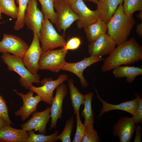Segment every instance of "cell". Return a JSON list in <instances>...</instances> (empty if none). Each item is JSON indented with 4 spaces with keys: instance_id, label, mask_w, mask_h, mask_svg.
Listing matches in <instances>:
<instances>
[{
    "instance_id": "obj_21",
    "label": "cell",
    "mask_w": 142,
    "mask_h": 142,
    "mask_svg": "<svg viewBox=\"0 0 142 142\" xmlns=\"http://www.w3.org/2000/svg\"><path fill=\"white\" fill-rule=\"evenodd\" d=\"M84 30L88 40L89 42H92L106 33L108 32L107 24L99 18Z\"/></svg>"
},
{
    "instance_id": "obj_29",
    "label": "cell",
    "mask_w": 142,
    "mask_h": 142,
    "mask_svg": "<svg viewBox=\"0 0 142 142\" xmlns=\"http://www.w3.org/2000/svg\"><path fill=\"white\" fill-rule=\"evenodd\" d=\"M124 12L128 16H132L136 11L142 10V0H124Z\"/></svg>"
},
{
    "instance_id": "obj_32",
    "label": "cell",
    "mask_w": 142,
    "mask_h": 142,
    "mask_svg": "<svg viewBox=\"0 0 142 142\" xmlns=\"http://www.w3.org/2000/svg\"><path fill=\"white\" fill-rule=\"evenodd\" d=\"M76 130L73 142H82L85 134V127L82 122L79 113L76 115Z\"/></svg>"
},
{
    "instance_id": "obj_2",
    "label": "cell",
    "mask_w": 142,
    "mask_h": 142,
    "mask_svg": "<svg viewBox=\"0 0 142 142\" xmlns=\"http://www.w3.org/2000/svg\"><path fill=\"white\" fill-rule=\"evenodd\" d=\"M135 23L133 16H128L125 14L121 3L107 24V34L118 45L127 40Z\"/></svg>"
},
{
    "instance_id": "obj_20",
    "label": "cell",
    "mask_w": 142,
    "mask_h": 142,
    "mask_svg": "<svg viewBox=\"0 0 142 142\" xmlns=\"http://www.w3.org/2000/svg\"><path fill=\"white\" fill-rule=\"evenodd\" d=\"M124 0H98L96 3L97 10L100 17L107 24L110 21L118 6Z\"/></svg>"
},
{
    "instance_id": "obj_12",
    "label": "cell",
    "mask_w": 142,
    "mask_h": 142,
    "mask_svg": "<svg viewBox=\"0 0 142 142\" xmlns=\"http://www.w3.org/2000/svg\"><path fill=\"white\" fill-rule=\"evenodd\" d=\"M103 60L101 57L91 55L77 62L70 63L65 62L61 70L69 71L75 74L79 78L82 86L86 88L89 84L83 76L84 70L92 64Z\"/></svg>"
},
{
    "instance_id": "obj_39",
    "label": "cell",
    "mask_w": 142,
    "mask_h": 142,
    "mask_svg": "<svg viewBox=\"0 0 142 142\" xmlns=\"http://www.w3.org/2000/svg\"><path fill=\"white\" fill-rule=\"evenodd\" d=\"M136 17L141 20H142V10L140 11L139 13L136 15Z\"/></svg>"
},
{
    "instance_id": "obj_4",
    "label": "cell",
    "mask_w": 142,
    "mask_h": 142,
    "mask_svg": "<svg viewBox=\"0 0 142 142\" xmlns=\"http://www.w3.org/2000/svg\"><path fill=\"white\" fill-rule=\"evenodd\" d=\"M65 35L58 34L49 20L44 16L38 36L43 53L57 47L63 48L67 43Z\"/></svg>"
},
{
    "instance_id": "obj_33",
    "label": "cell",
    "mask_w": 142,
    "mask_h": 142,
    "mask_svg": "<svg viewBox=\"0 0 142 142\" xmlns=\"http://www.w3.org/2000/svg\"><path fill=\"white\" fill-rule=\"evenodd\" d=\"M0 116L9 125L14 124L11 120L8 115V110L6 101L0 94Z\"/></svg>"
},
{
    "instance_id": "obj_34",
    "label": "cell",
    "mask_w": 142,
    "mask_h": 142,
    "mask_svg": "<svg viewBox=\"0 0 142 142\" xmlns=\"http://www.w3.org/2000/svg\"><path fill=\"white\" fill-rule=\"evenodd\" d=\"M134 94L138 99V104L135 113L132 117L137 125L142 122V99L138 93H135Z\"/></svg>"
},
{
    "instance_id": "obj_17",
    "label": "cell",
    "mask_w": 142,
    "mask_h": 142,
    "mask_svg": "<svg viewBox=\"0 0 142 142\" xmlns=\"http://www.w3.org/2000/svg\"><path fill=\"white\" fill-rule=\"evenodd\" d=\"M132 117L123 116L119 118L113 128V134L119 138L120 142H129L135 130Z\"/></svg>"
},
{
    "instance_id": "obj_1",
    "label": "cell",
    "mask_w": 142,
    "mask_h": 142,
    "mask_svg": "<svg viewBox=\"0 0 142 142\" xmlns=\"http://www.w3.org/2000/svg\"><path fill=\"white\" fill-rule=\"evenodd\" d=\"M105 59L101 68L105 72L123 65L132 64L142 60V47L134 38L117 45Z\"/></svg>"
},
{
    "instance_id": "obj_22",
    "label": "cell",
    "mask_w": 142,
    "mask_h": 142,
    "mask_svg": "<svg viewBox=\"0 0 142 142\" xmlns=\"http://www.w3.org/2000/svg\"><path fill=\"white\" fill-rule=\"evenodd\" d=\"M113 69V74L116 78L125 77L126 81L129 84L134 80L136 77L142 75V69L138 67L121 65Z\"/></svg>"
},
{
    "instance_id": "obj_13",
    "label": "cell",
    "mask_w": 142,
    "mask_h": 142,
    "mask_svg": "<svg viewBox=\"0 0 142 142\" xmlns=\"http://www.w3.org/2000/svg\"><path fill=\"white\" fill-rule=\"evenodd\" d=\"M51 106L44 110L38 111L36 110L32 114L31 118L25 123L21 124L22 129L27 131L34 130L40 133L45 135L46 127L50 118Z\"/></svg>"
},
{
    "instance_id": "obj_28",
    "label": "cell",
    "mask_w": 142,
    "mask_h": 142,
    "mask_svg": "<svg viewBox=\"0 0 142 142\" xmlns=\"http://www.w3.org/2000/svg\"><path fill=\"white\" fill-rule=\"evenodd\" d=\"M29 0H16L18 4L19 11L18 17L14 26V29L18 31L22 28L24 25L23 18L25 10Z\"/></svg>"
},
{
    "instance_id": "obj_3",
    "label": "cell",
    "mask_w": 142,
    "mask_h": 142,
    "mask_svg": "<svg viewBox=\"0 0 142 142\" xmlns=\"http://www.w3.org/2000/svg\"><path fill=\"white\" fill-rule=\"evenodd\" d=\"M1 57L8 70L14 72L19 75V82L22 87L28 89L33 83H40L39 75L31 73L25 66L22 58L8 53H3Z\"/></svg>"
},
{
    "instance_id": "obj_38",
    "label": "cell",
    "mask_w": 142,
    "mask_h": 142,
    "mask_svg": "<svg viewBox=\"0 0 142 142\" xmlns=\"http://www.w3.org/2000/svg\"><path fill=\"white\" fill-rule=\"evenodd\" d=\"M7 125H9L0 116V129Z\"/></svg>"
},
{
    "instance_id": "obj_15",
    "label": "cell",
    "mask_w": 142,
    "mask_h": 142,
    "mask_svg": "<svg viewBox=\"0 0 142 142\" xmlns=\"http://www.w3.org/2000/svg\"><path fill=\"white\" fill-rule=\"evenodd\" d=\"M56 89V94L53 99L51 105L50 116L51 118V121L49 128L50 130L56 129L58 119H62L63 101L67 94L68 90L66 85L63 83Z\"/></svg>"
},
{
    "instance_id": "obj_35",
    "label": "cell",
    "mask_w": 142,
    "mask_h": 142,
    "mask_svg": "<svg viewBox=\"0 0 142 142\" xmlns=\"http://www.w3.org/2000/svg\"><path fill=\"white\" fill-rule=\"evenodd\" d=\"M81 42L80 39L78 37H73L70 39L64 47L65 49L74 50L78 48L81 44Z\"/></svg>"
},
{
    "instance_id": "obj_44",
    "label": "cell",
    "mask_w": 142,
    "mask_h": 142,
    "mask_svg": "<svg viewBox=\"0 0 142 142\" xmlns=\"http://www.w3.org/2000/svg\"><path fill=\"white\" fill-rule=\"evenodd\" d=\"M13 0V1H15V0Z\"/></svg>"
},
{
    "instance_id": "obj_42",
    "label": "cell",
    "mask_w": 142,
    "mask_h": 142,
    "mask_svg": "<svg viewBox=\"0 0 142 142\" xmlns=\"http://www.w3.org/2000/svg\"><path fill=\"white\" fill-rule=\"evenodd\" d=\"M2 13L0 5V19H2Z\"/></svg>"
},
{
    "instance_id": "obj_45",
    "label": "cell",
    "mask_w": 142,
    "mask_h": 142,
    "mask_svg": "<svg viewBox=\"0 0 142 142\" xmlns=\"http://www.w3.org/2000/svg\"></svg>"
},
{
    "instance_id": "obj_5",
    "label": "cell",
    "mask_w": 142,
    "mask_h": 142,
    "mask_svg": "<svg viewBox=\"0 0 142 142\" xmlns=\"http://www.w3.org/2000/svg\"><path fill=\"white\" fill-rule=\"evenodd\" d=\"M68 53V50L63 48L43 52L39 62V69L47 70L55 73L59 72L66 62L65 58Z\"/></svg>"
},
{
    "instance_id": "obj_37",
    "label": "cell",
    "mask_w": 142,
    "mask_h": 142,
    "mask_svg": "<svg viewBox=\"0 0 142 142\" xmlns=\"http://www.w3.org/2000/svg\"><path fill=\"white\" fill-rule=\"evenodd\" d=\"M136 33L141 38L142 37V23L138 24L136 27Z\"/></svg>"
},
{
    "instance_id": "obj_7",
    "label": "cell",
    "mask_w": 142,
    "mask_h": 142,
    "mask_svg": "<svg viewBox=\"0 0 142 142\" xmlns=\"http://www.w3.org/2000/svg\"><path fill=\"white\" fill-rule=\"evenodd\" d=\"M68 78V75L65 74L59 75L58 78L54 80H53L51 78H46L40 81L42 86L36 87L32 85L28 89L40 96L42 101L51 105L54 97V91L58 86Z\"/></svg>"
},
{
    "instance_id": "obj_11",
    "label": "cell",
    "mask_w": 142,
    "mask_h": 142,
    "mask_svg": "<svg viewBox=\"0 0 142 142\" xmlns=\"http://www.w3.org/2000/svg\"><path fill=\"white\" fill-rule=\"evenodd\" d=\"M73 11L78 16L77 24L79 29L84 30L90 25L100 18L98 11H92L85 4L83 0H77L70 5Z\"/></svg>"
},
{
    "instance_id": "obj_18",
    "label": "cell",
    "mask_w": 142,
    "mask_h": 142,
    "mask_svg": "<svg viewBox=\"0 0 142 142\" xmlns=\"http://www.w3.org/2000/svg\"><path fill=\"white\" fill-rule=\"evenodd\" d=\"M95 90L97 97L99 101L102 103L103 107L101 109L99 117H101L104 113L113 110H120L125 111L134 116L135 114L137 109L138 100L136 98L131 100L121 103L117 105L113 104L107 103L105 100L102 99L99 95L97 90L94 88Z\"/></svg>"
},
{
    "instance_id": "obj_30",
    "label": "cell",
    "mask_w": 142,
    "mask_h": 142,
    "mask_svg": "<svg viewBox=\"0 0 142 142\" xmlns=\"http://www.w3.org/2000/svg\"><path fill=\"white\" fill-rule=\"evenodd\" d=\"M74 120L73 116L66 120L64 129L62 132L58 135V140L62 142H70L71 135L73 129Z\"/></svg>"
},
{
    "instance_id": "obj_27",
    "label": "cell",
    "mask_w": 142,
    "mask_h": 142,
    "mask_svg": "<svg viewBox=\"0 0 142 142\" xmlns=\"http://www.w3.org/2000/svg\"><path fill=\"white\" fill-rule=\"evenodd\" d=\"M0 5L2 13L13 19H17L18 7L12 0H0Z\"/></svg>"
},
{
    "instance_id": "obj_14",
    "label": "cell",
    "mask_w": 142,
    "mask_h": 142,
    "mask_svg": "<svg viewBox=\"0 0 142 142\" xmlns=\"http://www.w3.org/2000/svg\"><path fill=\"white\" fill-rule=\"evenodd\" d=\"M116 45L112 37L106 33L95 41L89 42L88 51L90 56L101 57L110 54L115 49Z\"/></svg>"
},
{
    "instance_id": "obj_8",
    "label": "cell",
    "mask_w": 142,
    "mask_h": 142,
    "mask_svg": "<svg viewBox=\"0 0 142 142\" xmlns=\"http://www.w3.org/2000/svg\"><path fill=\"white\" fill-rule=\"evenodd\" d=\"M44 16L42 11L38 8L37 0H29L24 13V23L38 36Z\"/></svg>"
},
{
    "instance_id": "obj_10",
    "label": "cell",
    "mask_w": 142,
    "mask_h": 142,
    "mask_svg": "<svg viewBox=\"0 0 142 142\" xmlns=\"http://www.w3.org/2000/svg\"><path fill=\"white\" fill-rule=\"evenodd\" d=\"M0 41V53H8L22 58L29 46L20 37L3 34Z\"/></svg>"
},
{
    "instance_id": "obj_25",
    "label": "cell",
    "mask_w": 142,
    "mask_h": 142,
    "mask_svg": "<svg viewBox=\"0 0 142 142\" xmlns=\"http://www.w3.org/2000/svg\"><path fill=\"white\" fill-rule=\"evenodd\" d=\"M27 131L29 136L26 142H54L58 140L59 132L57 130L53 134L48 135L40 133L36 134L33 130Z\"/></svg>"
},
{
    "instance_id": "obj_6",
    "label": "cell",
    "mask_w": 142,
    "mask_h": 142,
    "mask_svg": "<svg viewBox=\"0 0 142 142\" xmlns=\"http://www.w3.org/2000/svg\"><path fill=\"white\" fill-rule=\"evenodd\" d=\"M54 6L57 11V29L60 32L63 30L65 34L66 30L78 19L79 17L67 0H54Z\"/></svg>"
},
{
    "instance_id": "obj_23",
    "label": "cell",
    "mask_w": 142,
    "mask_h": 142,
    "mask_svg": "<svg viewBox=\"0 0 142 142\" xmlns=\"http://www.w3.org/2000/svg\"><path fill=\"white\" fill-rule=\"evenodd\" d=\"M68 82L70 90V100L74 111L73 114L76 115L79 113L80 106L84 104L85 95L81 94L74 86L73 79L69 78Z\"/></svg>"
},
{
    "instance_id": "obj_41",
    "label": "cell",
    "mask_w": 142,
    "mask_h": 142,
    "mask_svg": "<svg viewBox=\"0 0 142 142\" xmlns=\"http://www.w3.org/2000/svg\"><path fill=\"white\" fill-rule=\"evenodd\" d=\"M77 0H67L69 3L71 5L74 3Z\"/></svg>"
},
{
    "instance_id": "obj_26",
    "label": "cell",
    "mask_w": 142,
    "mask_h": 142,
    "mask_svg": "<svg viewBox=\"0 0 142 142\" xmlns=\"http://www.w3.org/2000/svg\"><path fill=\"white\" fill-rule=\"evenodd\" d=\"M42 8L44 15L51 22L56 24L57 21V14L54 9V0H38Z\"/></svg>"
},
{
    "instance_id": "obj_43",
    "label": "cell",
    "mask_w": 142,
    "mask_h": 142,
    "mask_svg": "<svg viewBox=\"0 0 142 142\" xmlns=\"http://www.w3.org/2000/svg\"><path fill=\"white\" fill-rule=\"evenodd\" d=\"M2 23H3V22H0V25Z\"/></svg>"
},
{
    "instance_id": "obj_9",
    "label": "cell",
    "mask_w": 142,
    "mask_h": 142,
    "mask_svg": "<svg viewBox=\"0 0 142 142\" xmlns=\"http://www.w3.org/2000/svg\"><path fill=\"white\" fill-rule=\"evenodd\" d=\"M39 42L38 35L36 33H33L32 42L22 58L27 69L34 74H37L39 70V62L43 53Z\"/></svg>"
},
{
    "instance_id": "obj_40",
    "label": "cell",
    "mask_w": 142,
    "mask_h": 142,
    "mask_svg": "<svg viewBox=\"0 0 142 142\" xmlns=\"http://www.w3.org/2000/svg\"><path fill=\"white\" fill-rule=\"evenodd\" d=\"M83 1H88L94 3L96 4L98 2V0H83Z\"/></svg>"
},
{
    "instance_id": "obj_31",
    "label": "cell",
    "mask_w": 142,
    "mask_h": 142,
    "mask_svg": "<svg viewBox=\"0 0 142 142\" xmlns=\"http://www.w3.org/2000/svg\"><path fill=\"white\" fill-rule=\"evenodd\" d=\"M85 132L82 142H99L100 141L94 125L85 127Z\"/></svg>"
},
{
    "instance_id": "obj_19",
    "label": "cell",
    "mask_w": 142,
    "mask_h": 142,
    "mask_svg": "<svg viewBox=\"0 0 142 142\" xmlns=\"http://www.w3.org/2000/svg\"><path fill=\"white\" fill-rule=\"evenodd\" d=\"M29 136L24 130L7 125L0 129V142H26Z\"/></svg>"
},
{
    "instance_id": "obj_16",
    "label": "cell",
    "mask_w": 142,
    "mask_h": 142,
    "mask_svg": "<svg viewBox=\"0 0 142 142\" xmlns=\"http://www.w3.org/2000/svg\"><path fill=\"white\" fill-rule=\"evenodd\" d=\"M13 91L21 98L23 101V105L15 112V114L16 116H20L22 121H24L36 110L37 105L42 100L38 95L33 96L34 92L31 90L25 94L19 93L16 89Z\"/></svg>"
},
{
    "instance_id": "obj_36",
    "label": "cell",
    "mask_w": 142,
    "mask_h": 142,
    "mask_svg": "<svg viewBox=\"0 0 142 142\" xmlns=\"http://www.w3.org/2000/svg\"><path fill=\"white\" fill-rule=\"evenodd\" d=\"M141 126L140 124L136 127V134L134 140V142H140L141 141Z\"/></svg>"
},
{
    "instance_id": "obj_24",
    "label": "cell",
    "mask_w": 142,
    "mask_h": 142,
    "mask_svg": "<svg viewBox=\"0 0 142 142\" xmlns=\"http://www.w3.org/2000/svg\"><path fill=\"white\" fill-rule=\"evenodd\" d=\"M94 95L93 92H90L85 95L84 103V108L81 115L84 119L85 126L94 125V115L92 107V102Z\"/></svg>"
}]
</instances>
